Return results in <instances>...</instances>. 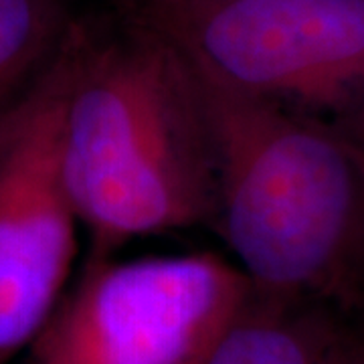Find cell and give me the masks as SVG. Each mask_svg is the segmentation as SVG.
Listing matches in <instances>:
<instances>
[{
	"label": "cell",
	"instance_id": "cell-1",
	"mask_svg": "<svg viewBox=\"0 0 364 364\" xmlns=\"http://www.w3.org/2000/svg\"><path fill=\"white\" fill-rule=\"evenodd\" d=\"M67 37L61 160L91 259L213 223L215 142L193 61L148 23L107 41L69 25Z\"/></svg>",
	"mask_w": 364,
	"mask_h": 364
},
{
	"label": "cell",
	"instance_id": "cell-2",
	"mask_svg": "<svg viewBox=\"0 0 364 364\" xmlns=\"http://www.w3.org/2000/svg\"><path fill=\"white\" fill-rule=\"evenodd\" d=\"M196 71L217 162L213 225L237 265L263 289L364 310V164L352 144L330 122Z\"/></svg>",
	"mask_w": 364,
	"mask_h": 364
},
{
	"label": "cell",
	"instance_id": "cell-3",
	"mask_svg": "<svg viewBox=\"0 0 364 364\" xmlns=\"http://www.w3.org/2000/svg\"><path fill=\"white\" fill-rule=\"evenodd\" d=\"M253 289L217 253L87 257L26 364H200Z\"/></svg>",
	"mask_w": 364,
	"mask_h": 364
},
{
	"label": "cell",
	"instance_id": "cell-4",
	"mask_svg": "<svg viewBox=\"0 0 364 364\" xmlns=\"http://www.w3.org/2000/svg\"><path fill=\"white\" fill-rule=\"evenodd\" d=\"M144 23L208 77L299 112L336 119L364 95V0H150Z\"/></svg>",
	"mask_w": 364,
	"mask_h": 364
},
{
	"label": "cell",
	"instance_id": "cell-5",
	"mask_svg": "<svg viewBox=\"0 0 364 364\" xmlns=\"http://www.w3.org/2000/svg\"><path fill=\"white\" fill-rule=\"evenodd\" d=\"M69 75L65 33L45 69L0 107V364L39 334L77 253L81 221L61 160Z\"/></svg>",
	"mask_w": 364,
	"mask_h": 364
},
{
	"label": "cell",
	"instance_id": "cell-6",
	"mask_svg": "<svg viewBox=\"0 0 364 364\" xmlns=\"http://www.w3.org/2000/svg\"><path fill=\"white\" fill-rule=\"evenodd\" d=\"M352 326L320 299L253 289L200 364H322Z\"/></svg>",
	"mask_w": 364,
	"mask_h": 364
},
{
	"label": "cell",
	"instance_id": "cell-7",
	"mask_svg": "<svg viewBox=\"0 0 364 364\" xmlns=\"http://www.w3.org/2000/svg\"><path fill=\"white\" fill-rule=\"evenodd\" d=\"M67 28L63 0H0V107L45 69Z\"/></svg>",
	"mask_w": 364,
	"mask_h": 364
},
{
	"label": "cell",
	"instance_id": "cell-8",
	"mask_svg": "<svg viewBox=\"0 0 364 364\" xmlns=\"http://www.w3.org/2000/svg\"><path fill=\"white\" fill-rule=\"evenodd\" d=\"M322 364H364V326L352 322Z\"/></svg>",
	"mask_w": 364,
	"mask_h": 364
},
{
	"label": "cell",
	"instance_id": "cell-9",
	"mask_svg": "<svg viewBox=\"0 0 364 364\" xmlns=\"http://www.w3.org/2000/svg\"><path fill=\"white\" fill-rule=\"evenodd\" d=\"M330 124H334L344 134V138L352 144L364 164V95Z\"/></svg>",
	"mask_w": 364,
	"mask_h": 364
}]
</instances>
